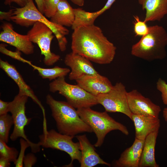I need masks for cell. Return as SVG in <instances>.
Returning a JSON list of instances; mask_svg holds the SVG:
<instances>
[{
  "instance_id": "obj_19",
  "label": "cell",
  "mask_w": 167,
  "mask_h": 167,
  "mask_svg": "<svg viewBox=\"0 0 167 167\" xmlns=\"http://www.w3.org/2000/svg\"><path fill=\"white\" fill-rule=\"evenodd\" d=\"M145 11L146 22L160 21L167 15V0H138Z\"/></svg>"
},
{
  "instance_id": "obj_23",
  "label": "cell",
  "mask_w": 167,
  "mask_h": 167,
  "mask_svg": "<svg viewBox=\"0 0 167 167\" xmlns=\"http://www.w3.org/2000/svg\"><path fill=\"white\" fill-rule=\"evenodd\" d=\"M31 66L36 70L39 75L43 79H48L49 80L66 76L70 72V70L66 68H62L58 66L50 68H42L34 65L32 63Z\"/></svg>"
},
{
  "instance_id": "obj_24",
  "label": "cell",
  "mask_w": 167,
  "mask_h": 167,
  "mask_svg": "<svg viewBox=\"0 0 167 167\" xmlns=\"http://www.w3.org/2000/svg\"><path fill=\"white\" fill-rule=\"evenodd\" d=\"M14 125L12 116L8 113L0 115V139L7 143L10 130Z\"/></svg>"
},
{
  "instance_id": "obj_28",
  "label": "cell",
  "mask_w": 167,
  "mask_h": 167,
  "mask_svg": "<svg viewBox=\"0 0 167 167\" xmlns=\"http://www.w3.org/2000/svg\"><path fill=\"white\" fill-rule=\"evenodd\" d=\"M6 45L4 44H1L0 45V51L5 55L9 56L12 58L19 60L24 63H26L30 65L31 62L23 58L21 56L20 51L17 49L15 52L8 50L6 48Z\"/></svg>"
},
{
  "instance_id": "obj_12",
  "label": "cell",
  "mask_w": 167,
  "mask_h": 167,
  "mask_svg": "<svg viewBox=\"0 0 167 167\" xmlns=\"http://www.w3.org/2000/svg\"><path fill=\"white\" fill-rule=\"evenodd\" d=\"M0 41L15 47L25 54L30 55L34 52V46L28 35H22L15 32L12 25L4 23L2 25Z\"/></svg>"
},
{
  "instance_id": "obj_2",
  "label": "cell",
  "mask_w": 167,
  "mask_h": 167,
  "mask_svg": "<svg viewBox=\"0 0 167 167\" xmlns=\"http://www.w3.org/2000/svg\"><path fill=\"white\" fill-rule=\"evenodd\" d=\"M0 19L11 21L20 26L28 27L36 22L43 23L53 31L58 42L59 49L64 52L66 49L67 40L65 36L69 30L65 27L49 20L36 6L33 0H28L26 5L21 7H15L7 11H0Z\"/></svg>"
},
{
  "instance_id": "obj_32",
  "label": "cell",
  "mask_w": 167,
  "mask_h": 167,
  "mask_svg": "<svg viewBox=\"0 0 167 167\" xmlns=\"http://www.w3.org/2000/svg\"><path fill=\"white\" fill-rule=\"evenodd\" d=\"M10 103V102L0 100V115L7 113L9 112Z\"/></svg>"
},
{
  "instance_id": "obj_25",
  "label": "cell",
  "mask_w": 167,
  "mask_h": 167,
  "mask_svg": "<svg viewBox=\"0 0 167 167\" xmlns=\"http://www.w3.org/2000/svg\"><path fill=\"white\" fill-rule=\"evenodd\" d=\"M20 151L18 157L14 163L16 167H22L24 166L23 160L25 156L24 152L27 148L30 147L31 148L32 152L33 153H36L40 150V147L38 143H35L29 142L23 138L20 139Z\"/></svg>"
},
{
  "instance_id": "obj_29",
  "label": "cell",
  "mask_w": 167,
  "mask_h": 167,
  "mask_svg": "<svg viewBox=\"0 0 167 167\" xmlns=\"http://www.w3.org/2000/svg\"><path fill=\"white\" fill-rule=\"evenodd\" d=\"M60 0H44V13L45 17L51 18L56 11Z\"/></svg>"
},
{
  "instance_id": "obj_35",
  "label": "cell",
  "mask_w": 167,
  "mask_h": 167,
  "mask_svg": "<svg viewBox=\"0 0 167 167\" xmlns=\"http://www.w3.org/2000/svg\"><path fill=\"white\" fill-rule=\"evenodd\" d=\"M36 3L37 7L39 11L44 14L45 5L44 0H34Z\"/></svg>"
},
{
  "instance_id": "obj_27",
  "label": "cell",
  "mask_w": 167,
  "mask_h": 167,
  "mask_svg": "<svg viewBox=\"0 0 167 167\" xmlns=\"http://www.w3.org/2000/svg\"><path fill=\"white\" fill-rule=\"evenodd\" d=\"M134 31L136 36H142L146 34L149 30V26L146 22L144 20L140 19L138 16H134Z\"/></svg>"
},
{
  "instance_id": "obj_36",
  "label": "cell",
  "mask_w": 167,
  "mask_h": 167,
  "mask_svg": "<svg viewBox=\"0 0 167 167\" xmlns=\"http://www.w3.org/2000/svg\"><path fill=\"white\" fill-rule=\"evenodd\" d=\"M10 162L6 159L4 157H0V167H9L10 166Z\"/></svg>"
},
{
  "instance_id": "obj_38",
  "label": "cell",
  "mask_w": 167,
  "mask_h": 167,
  "mask_svg": "<svg viewBox=\"0 0 167 167\" xmlns=\"http://www.w3.org/2000/svg\"><path fill=\"white\" fill-rule=\"evenodd\" d=\"M163 116L165 121L167 122V107L165 108L163 111ZM167 145V140L166 143Z\"/></svg>"
},
{
  "instance_id": "obj_13",
  "label": "cell",
  "mask_w": 167,
  "mask_h": 167,
  "mask_svg": "<svg viewBox=\"0 0 167 167\" xmlns=\"http://www.w3.org/2000/svg\"><path fill=\"white\" fill-rule=\"evenodd\" d=\"M89 60L72 52L65 56L64 62L71 70L69 75L70 80H75L85 75H96V70Z\"/></svg>"
},
{
  "instance_id": "obj_1",
  "label": "cell",
  "mask_w": 167,
  "mask_h": 167,
  "mask_svg": "<svg viewBox=\"0 0 167 167\" xmlns=\"http://www.w3.org/2000/svg\"><path fill=\"white\" fill-rule=\"evenodd\" d=\"M73 31L71 46L72 52L100 64H109L112 62L116 47L99 27L93 24L79 27Z\"/></svg>"
},
{
  "instance_id": "obj_8",
  "label": "cell",
  "mask_w": 167,
  "mask_h": 167,
  "mask_svg": "<svg viewBox=\"0 0 167 167\" xmlns=\"http://www.w3.org/2000/svg\"><path fill=\"white\" fill-rule=\"evenodd\" d=\"M29 40L39 47L41 54L44 56L43 62L47 66H52L58 61L60 56L51 52L52 41L55 35L47 25L40 22H36L27 33Z\"/></svg>"
},
{
  "instance_id": "obj_5",
  "label": "cell",
  "mask_w": 167,
  "mask_h": 167,
  "mask_svg": "<svg viewBox=\"0 0 167 167\" xmlns=\"http://www.w3.org/2000/svg\"><path fill=\"white\" fill-rule=\"evenodd\" d=\"M77 110L80 118L95 134L97 139L94 145L96 147L102 145L107 134L112 131L118 130L126 135L129 134L127 127L115 121L106 111L99 112L92 109L91 107L78 109Z\"/></svg>"
},
{
  "instance_id": "obj_18",
  "label": "cell",
  "mask_w": 167,
  "mask_h": 167,
  "mask_svg": "<svg viewBox=\"0 0 167 167\" xmlns=\"http://www.w3.org/2000/svg\"><path fill=\"white\" fill-rule=\"evenodd\" d=\"M144 140L135 138L132 145L126 149L115 161L116 167H139Z\"/></svg>"
},
{
  "instance_id": "obj_17",
  "label": "cell",
  "mask_w": 167,
  "mask_h": 167,
  "mask_svg": "<svg viewBox=\"0 0 167 167\" xmlns=\"http://www.w3.org/2000/svg\"><path fill=\"white\" fill-rule=\"evenodd\" d=\"M135 126V138L144 140L150 134L159 130L160 121L158 118L133 114L132 120Z\"/></svg>"
},
{
  "instance_id": "obj_14",
  "label": "cell",
  "mask_w": 167,
  "mask_h": 167,
  "mask_svg": "<svg viewBox=\"0 0 167 167\" xmlns=\"http://www.w3.org/2000/svg\"><path fill=\"white\" fill-rule=\"evenodd\" d=\"M75 81L83 89L95 96L109 92L113 87L107 77L99 74L85 75Z\"/></svg>"
},
{
  "instance_id": "obj_7",
  "label": "cell",
  "mask_w": 167,
  "mask_h": 167,
  "mask_svg": "<svg viewBox=\"0 0 167 167\" xmlns=\"http://www.w3.org/2000/svg\"><path fill=\"white\" fill-rule=\"evenodd\" d=\"M46 125H44L43 133L39 136L40 141L38 144L46 148H51L64 151L70 156L71 163L65 166L72 167L75 160L80 163L81 153L79 142H74L72 139L74 136L61 134L54 129L48 131Z\"/></svg>"
},
{
  "instance_id": "obj_30",
  "label": "cell",
  "mask_w": 167,
  "mask_h": 167,
  "mask_svg": "<svg viewBox=\"0 0 167 167\" xmlns=\"http://www.w3.org/2000/svg\"><path fill=\"white\" fill-rule=\"evenodd\" d=\"M156 88L161 93L163 103L167 105V83L162 79L159 78L156 83Z\"/></svg>"
},
{
  "instance_id": "obj_22",
  "label": "cell",
  "mask_w": 167,
  "mask_h": 167,
  "mask_svg": "<svg viewBox=\"0 0 167 167\" xmlns=\"http://www.w3.org/2000/svg\"><path fill=\"white\" fill-rule=\"evenodd\" d=\"M75 18L71 26L72 29L82 26H89L94 24L99 16L97 11L93 12L86 11L81 8H73Z\"/></svg>"
},
{
  "instance_id": "obj_37",
  "label": "cell",
  "mask_w": 167,
  "mask_h": 167,
  "mask_svg": "<svg viewBox=\"0 0 167 167\" xmlns=\"http://www.w3.org/2000/svg\"><path fill=\"white\" fill-rule=\"evenodd\" d=\"M74 4L79 6H83L84 4V0H70Z\"/></svg>"
},
{
  "instance_id": "obj_21",
  "label": "cell",
  "mask_w": 167,
  "mask_h": 167,
  "mask_svg": "<svg viewBox=\"0 0 167 167\" xmlns=\"http://www.w3.org/2000/svg\"><path fill=\"white\" fill-rule=\"evenodd\" d=\"M73 8L67 0H60L57 10L50 20L64 27H71L75 20Z\"/></svg>"
},
{
  "instance_id": "obj_20",
  "label": "cell",
  "mask_w": 167,
  "mask_h": 167,
  "mask_svg": "<svg viewBox=\"0 0 167 167\" xmlns=\"http://www.w3.org/2000/svg\"><path fill=\"white\" fill-rule=\"evenodd\" d=\"M159 130L148 135L144 140L139 167H159L155 157L156 140Z\"/></svg>"
},
{
  "instance_id": "obj_33",
  "label": "cell",
  "mask_w": 167,
  "mask_h": 167,
  "mask_svg": "<svg viewBox=\"0 0 167 167\" xmlns=\"http://www.w3.org/2000/svg\"><path fill=\"white\" fill-rule=\"evenodd\" d=\"M28 0H5L4 4L10 6L13 2L15 3L21 7L24 6L26 4Z\"/></svg>"
},
{
  "instance_id": "obj_9",
  "label": "cell",
  "mask_w": 167,
  "mask_h": 167,
  "mask_svg": "<svg viewBox=\"0 0 167 167\" xmlns=\"http://www.w3.org/2000/svg\"><path fill=\"white\" fill-rule=\"evenodd\" d=\"M127 92L123 84L118 82L109 92L96 96L98 104L102 105L107 112L121 113L131 120L132 113L129 107Z\"/></svg>"
},
{
  "instance_id": "obj_15",
  "label": "cell",
  "mask_w": 167,
  "mask_h": 167,
  "mask_svg": "<svg viewBox=\"0 0 167 167\" xmlns=\"http://www.w3.org/2000/svg\"><path fill=\"white\" fill-rule=\"evenodd\" d=\"M76 137L80 145L81 167H92L98 164L110 166L111 165L104 161L96 152L94 145L91 143L86 135H76Z\"/></svg>"
},
{
  "instance_id": "obj_6",
  "label": "cell",
  "mask_w": 167,
  "mask_h": 167,
  "mask_svg": "<svg viewBox=\"0 0 167 167\" xmlns=\"http://www.w3.org/2000/svg\"><path fill=\"white\" fill-rule=\"evenodd\" d=\"M49 91L58 92L66 98L67 102L77 109L91 107L98 104L96 96L87 92L78 84L67 83L65 77H60L49 84Z\"/></svg>"
},
{
  "instance_id": "obj_10",
  "label": "cell",
  "mask_w": 167,
  "mask_h": 167,
  "mask_svg": "<svg viewBox=\"0 0 167 167\" xmlns=\"http://www.w3.org/2000/svg\"><path fill=\"white\" fill-rule=\"evenodd\" d=\"M28 97L27 95L18 93L13 100L10 102L9 112L11 114L14 121V127L10 136L12 141L21 137L30 142L27 138L24 131L25 127L28 125L31 118H28L25 114V104Z\"/></svg>"
},
{
  "instance_id": "obj_11",
  "label": "cell",
  "mask_w": 167,
  "mask_h": 167,
  "mask_svg": "<svg viewBox=\"0 0 167 167\" xmlns=\"http://www.w3.org/2000/svg\"><path fill=\"white\" fill-rule=\"evenodd\" d=\"M127 95L129 107L133 114L159 118L161 108L149 99L143 96L136 89L127 92Z\"/></svg>"
},
{
  "instance_id": "obj_26",
  "label": "cell",
  "mask_w": 167,
  "mask_h": 167,
  "mask_svg": "<svg viewBox=\"0 0 167 167\" xmlns=\"http://www.w3.org/2000/svg\"><path fill=\"white\" fill-rule=\"evenodd\" d=\"M19 153L17 149L14 147H10L4 141L0 139V156L8 160L10 162L14 163L16 161Z\"/></svg>"
},
{
  "instance_id": "obj_4",
  "label": "cell",
  "mask_w": 167,
  "mask_h": 167,
  "mask_svg": "<svg viewBox=\"0 0 167 167\" xmlns=\"http://www.w3.org/2000/svg\"><path fill=\"white\" fill-rule=\"evenodd\" d=\"M167 32L162 26H149L148 33L132 46V55L148 61L161 60L166 56Z\"/></svg>"
},
{
  "instance_id": "obj_31",
  "label": "cell",
  "mask_w": 167,
  "mask_h": 167,
  "mask_svg": "<svg viewBox=\"0 0 167 167\" xmlns=\"http://www.w3.org/2000/svg\"><path fill=\"white\" fill-rule=\"evenodd\" d=\"M37 161V158L32 153H28L25 156L23 160L24 166L25 167H31Z\"/></svg>"
},
{
  "instance_id": "obj_3",
  "label": "cell",
  "mask_w": 167,
  "mask_h": 167,
  "mask_svg": "<svg viewBox=\"0 0 167 167\" xmlns=\"http://www.w3.org/2000/svg\"><path fill=\"white\" fill-rule=\"evenodd\" d=\"M46 102L51 109L59 133L75 137L80 133L93 132L80 118L77 110L67 102L56 100L48 94Z\"/></svg>"
},
{
  "instance_id": "obj_16",
  "label": "cell",
  "mask_w": 167,
  "mask_h": 167,
  "mask_svg": "<svg viewBox=\"0 0 167 167\" xmlns=\"http://www.w3.org/2000/svg\"><path fill=\"white\" fill-rule=\"evenodd\" d=\"M0 67L18 85L19 92L27 95L37 104L42 110L45 118L44 108L31 88L25 82L22 76L13 65L7 62L0 59Z\"/></svg>"
},
{
  "instance_id": "obj_34",
  "label": "cell",
  "mask_w": 167,
  "mask_h": 167,
  "mask_svg": "<svg viewBox=\"0 0 167 167\" xmlns=\"http://www.w3.org/2000/svg\"><path fill=\"white\" fill-rule=\"evenodd\" d=\"M116 0H108L105 5L100 10L97 11L98 15L102 14L107 10L109 9Z\"/></svg>"
}]
</instances>
